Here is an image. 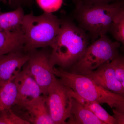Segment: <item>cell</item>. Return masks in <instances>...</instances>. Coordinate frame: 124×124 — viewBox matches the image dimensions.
Here are the masks:
<instances>
[{"instance_id": "1", "label": "cell", "mask_w": 124, "mask_h": 124, "mask_svg": "<svg viewBox=\"0 0 124 124\" xmlns=\"http://www.w3.org/2000/svg\"><path fill=\"white\" fill-rule=\"evenodd\" d=\"M62 20L59 33L51 48L50 60L54 66L70 69L89 45L86 31L68 19Z\"/></svg>"}, {"instance_id": "2", "label": "cell", "mask_w": 124, "mask_h": 124, "mask_svg": "<svg viewBox=\"0 0 124 124\" xmlns=\"http://www.w3.org/2000/svg\"><path fill=\"white\" fill-rule=\"evenodd\" d=\"M54 71L64 85L81 97L99 104H107L111 108L124 113V96L102 88L84 75L72 73L55 66Z\"/></svg>"}, {"instance_id": "3", "label": "cell", "mask_w": 124, "mask_h": 124, "mask_svg": "<svg viewBox=\"0 0 124 124\" xmlns=\"http://www.w3.org/2000/svg\"><path fill=\"white\" fill-rule=\"evenodd\" d=\"M76 4L75 17L79 26L89 33L92 42L106 35L115 16L124 6L123 0L107 5Z\"/></svg>"}, {"instance_id": "4", "label": "cell", "mask_w": 124, "mask_h": 124, "mask_svg": "<svg viewBox=\"0 0 124 124\" xmlns=\"http://www.w3.org/2000/svg\"><path fill=\"white\" fill-rule=\"evenodd\" d=\"M62 20L52 13L35 16L31 12L25 15L22 28L26 39L23 51L53 47L60 31Z\"/></svg>"}, {"instance_id": "5", "label": "cell", "mask_w": 124, "mask_h": 124, "mask_svg": "<svg viewBox=\"0 0 124 124\" xmlns=\"http://www.w3.org/2000/svg\"><path fill=\"white\" fill-rule=\"evenodd\" d=\"M120 42L113 41L106 35L89 45L80 57L70 68L72 73L85 75L119 54Z\"/></svg>"}, {"instance_id": "6", "label": "cell", "mask_w": 124, "mask_h": 124, "mask_svg": "<svg viewBox=\"0 0 124 124\" xmlns=\"http://www.w3.org/2000/svg\"><path fill=\"white\" fill-rule=\"evenodd\" d=\"M48 47L40 50L36 49L27 52L29 60L26 63L29 73L40 86L42 95L46 96L49 87L56 78L54 67L50 60L51 51Z\"/></svg>"}, {"instance_id": "7", "label": "cell", "mask_w": 124, "mask_h": 124, "mask_svg": "<svg viewBox=\"0 0 124 124\" xmlns=\"http://www.w3.org/2000/svg\"><path fill=\"white\" fill-rule=\"evenodd\" d=\"M46 97L50 114L54 124H66L70 116L72 102L68 88L56 78L48 89Z\"/></svg>"}, {"instance_id": "8", "label": "cell", "mask_w": 124, "mask_h": 124, "mask_svg": "<svg viewBox=\"0 0 124 124\" xmlns=\"http://www.w3.org/2000/svg\"><path fill=\"white\" fill-rule=\"evenodd\" d=\"M14 81L17 86V99L14 106H23L42 95L41 89L29 73L26 64Z\"/></svg>"}, {"instance_id": "9", "label": "cell", "mask_w": 124, "mask_h": 124, "mask_svg": "<svg viewBox=\"0 0 124 124\" xmlns=\"http://www.w3.org/2000/svg\"><path fill=\"white\" fill-rule=\"evenodd\" d=\"M29 58V53L23 50L0 55V82L14 80Z\"/></svg>"}, {"instance_id": "10", "label": "cell", "mask_w": 124, "mask_h": 124, "mask_svg": "<svg viewBox=\"0 0 124 124\" xmlns=\"http://www.w3.org/2000/svg\"><path fill=\"white\" fill-rule=\"evenodd\" d=\"M13 107L22 111L19 116L30 124H55L50 114L45 95H41L23 106Z\"/></svg>"}, {"instance_id": "11", "label": "cell", "mask_w": 124, "mask_h": 124, "mask_svg": "<svg viewBox=\"0 0 124 124\" xmlns=\"http://www.w3.org/2000/svg\"><path fill=\"white\" fill-rule=\"evenodd\" d=\"M110 62L102 64L84 75L89 78L105 89L124 96V88L116 77Z\"/></svg>"}, {"instance_id": "12", "label": "cell", "mask_w": 124, "mask_h": 124, "mask_svg": "<svg viewBox=\"0 0 124 124\" xmlns=\"http://www.w3.org/2000/svg\"><path fill=\"white\" fill-rule=\"evenodd\" d=\"M25 42L22 28L13 31H0V55L23 50Z\"/></svg>"}, {"instance_id": "13", "label": "cell", "mask_w": 124, "mask_h": 124, "mask_svg": "<svg viewBox=\"0 0 124 124\" xmlns=\"http://www.w3.org/2000/svg\"><path fill=\"white\" fill-rule=\"evenodd\" d=\"M68 119L66 124H104L92 112L72 97Z\"/></svg>"}, {"instance_id": "14", "label": "cell", "mask_w": 124, "mask_h": 124, "mask_svg": "<svg viewBox=\"0 0 124 124\" xmlns=\"http://www.w3.org/2000/svg\"><path fill=\"white\" fill-rule=\"evenodd\" d=\"M24 16L21 6L8 12H2L0 8V31H13L21 29Z\"/></svg>"}, {"instance_id": "15", "label": "cell", "mask_w": 124, "mask_h": 124, "mask_svg": "<svg viewBox=\"0 0 124 124\" xmlns=\"http://www.w3.org/2000/svg\"><path fill=\"white\" fill-rule=\"evenodd\" d=\"M68 88L69 95L91 111L104 124H117L112 116L108 113L98 103L83 98Z\"/></svg>"}, {"instance_id": "16", "label": "cell", "mask_w": 124, "mask_h": 124, "mask_svg": "<svg viewBox=\"0 0 124 124\" xmlns=\"http://www.w3.org/2000/svg\"><path fill=\"white\" fill-rule=\"evenodd\" d=\"M17 99V86L14 80L0 82V111L12 108Z\"/></svg>"}, {"instance_id": "17", "label": "cell", "mask_w": 124, "mask_h": 124, "mask_svg": "<svg viewBox=\"0 0 124 124\" xmlns=\"http://www.w3.org/2000/svg\"><path fill=\"white\" fill-rule=\"evenodd\" d=\"M116 40L124 44V7L115 16L109 28V31Z\"/></svg>"}, {"instance_id": "18", "label": "cell", "mask_w": 124, "mask_h": 124, "mask_svg": "<svg viewBox=\"0 0 124 124\" xmlns=\"http://www.w3.org/2000/svg\"><path fill=\"white\" fill-rule=\"evenodd\" d=\"M0 124H30L29 122L19 116L12 108L0 111Z\"/></svg>"}, {"instance_id": "19", "label": "cell", "mask_w": 124, "mask_h": 124, "mask_svg": "<svg viewBox=\"0 0 124 124\" xmlns=\"http://www.w3.org/2000/svg\"><path fill=\"white\" fill-rule=\"evenodd\" d=\"M116 77L124 88V58L119 54L110 62Z\"/></svg>"}, {"instance_id": "20", "label": "cell", "mask_w": 124, "mask_h": 124, "mask_svg": "<svg viewBox=\"0 0 124 124\" xmlns=\"http://www.w3.org/2000/svg\"><path fill=\"white\" fill-rule=\"evenodd\" d=\"M36 1L44 12L53 13L61 8L63 0H36Z\"/></svg>"}, {"instance_id": "21", "label": "cell", "mask_w": 124, "mask_h": 124, "mask_svg": "<svg viewBox=\"0 0 124 124\" xmlns=\"http://www.w3.org/2000/svg\"><path fill=\"white\" fill-rule=\"evenodd\" d=\"M74 2H79L83 4L107 5L111 4L119 0H73Z\"/></svg>"}, {"instance_id": "22", "label": "cell", "mask_w": 124, "mask_h": 124, "mask_svg": "<svg viewBox=\"0 0 124 124\" xmlns=\"http://www.w3.org/2000/svg\"><path fill=\"white\" fill-rule=\"evenodd\" d=\"M4 4H8L14 6H21L22 5H29L32 4V0H0Z\"/></svg>"}, {"instance_id": "23", "label": "cell", "mask_w": 124, "mask_h": 124, "mask_svg": "<svg viewBox=\"0 0 124 124\" xmlns=\"http://www.w3.org/2000/svg\"><path fill=\"white\" fill-rule=\"evenodd\" d=\"M113 115L112 116L116 120L117 124H124V113L116 109L112 108Z\"/></svg>"}]
</instances>
